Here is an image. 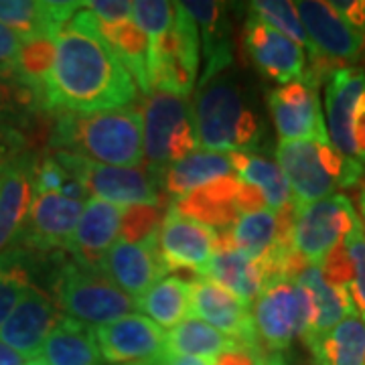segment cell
<instances>
[{
  "instance_id": "cell-19",
  "label": "cell",
  "mask_w": 365,
  "mask_h": 365,
  "mask_svg": "<svg viewBox=\"0 0 365 365\" xmlns=\"http://www.w3.org/2000/svg\"><path fill=\"white\" fill-rule=\"evenodd\" d=\"M157 240L126 242L118 240L104 260V272L108 278L122 288L128 297L136 300L160 278H165V266L158 258Z\"/></svg>"
},
{
  "instance_id": "cell-50",
  "label": "cell",
  "mask_w": 365,
  "mask_h": 365,
  "mask_svg": "<svg viewBox=\"0 0 365 365\" xmlns=\"http://www.w3.org/2000/svg\"><path fill=\"white\" fill-rule=\"evenodd\" d=\"M353 136H355V148H357V158L359 163L365 165V104L361 106L359 114L355 118V128H353Z\"/></svg>"
},
{
  "instance_id": "cell-26",
  "label": "cell",
  "mask_w": 365,
  "mask_h": 365,
  "mask_svg": "<svg viewBox=\"0 0 365 365\" xmlns=\"http://www.w3.org/2000/svg\"><path fill=\"white\" fill-rule=\"evenodd\" d=\"M294 282L309 292L314 309L313 327L302 339L327 333L329 329L339 325L341 321L347 319L349 314H357L355 302H353L351 294H349V288H339L329 284L319 266L309 264L297 276Z\"/></svg>"
},
{
  "instance_id": "cell-1",
  "label": "cell",
  "mask_w": 365,
  "mask_h": 365,
  "mask_svg": "<svg viewBox=\"0 0 365 365\" xmlns=\"http://www.w3.org/2000/svg\"><path fill=\"white\" fill-rule=\"evenodd\" d=\"M83 4V2H81ZM138 88L83 6L55 35V59L41 90L43 108L59 114H96L130 108Z\"/></svg>"
},
{
  "instance_id": "cell-55",
  "label": "cell",
  "mask_w": 365,
  "mask_h": 365,
  "mask_svg": "<svg viewBox=\"0 0 365 365\" xmlns=\"http://www.w3.org/2000/svg\"><path fill=\"white\" fill-rule=\"evenodd\" d=\"M26 365H45V364H43L39 357H37V359H31V361H29V364H26Z\"/></svg>"
},
{
  "instance_id": "cell-45",
  "label": "cell",
  "mask_w": 365,
  "mask_h": 365,
  "mask_svg": "<svg viewBox=\"0 0 365 365\" xmlns=\"http://www.w3.org/2000/svg\"><path fill=\"white\" fill-rule=\"evenodd\" d=\"M25 39L14 33L13 29L4 26L0 23V71L9 73V76H16V61L23 49Z\"/></svg>"
},
{
  "instance_id": "cell-56",
  "label": "cell",
  "mask_w": 365,
  "mask_h": 365,
  "mask_svg": "<svg viewBox=\"0 0 365 365\" xmlns=\"http://www.w3.org/2000/svg\"><path fill=\"white\" fill-rule=\"evenodd\" d=\"M364 365H365V361H364Z\"/></svg>"
},
{
  "instance_id": "cell-28",
  "label": "cell",
  "mask_w": 365,
  "mask_h": 365,
  "mask_svg": "<svg viewBox=\"0 0 365 365\" xmlns=\"http://www.w3.org/2000/svg\"><path fill=\"white\" fill-rule=\"evenodd\" d=\"M307 347L317 365H364L365 321L359 314H349L327 333L307 337Z\"/></svg>"
},
{
  "instance_id": "cell-52",
  "label": "cell",
  "mask_w": 365,
  "mask_h": 365,
  "mask_svg": "<svg viewBox=\"0 0 365 365\" xmlns=\"http://www.w3.org/2000/svg\"><path fill=\"white\" fill-rule=\"evenodd\" d=\"M26 357L21 353H16L13 347H9L6 343L0 341V365H26Z\"/></svg>"
},
{
  "instance_id": "cell-12",
  "label": "cell",
  "mask_w": 365,
  "mask_h": 365,
  "mask_svg": "<svg viewBox=\"0 0 365 365\" xmlns=\"http://www.w3.org/2000/svg\"><path fill=\"white\" fill-rule=\"evenodd\" d=\"M365 104V71L361 67L335 69L325 86L329 143L347 160H359L355 148V118Z\"/></svg>"
},
{
  "instance_id": "cell-40",
  "label": "cell",
  "mask_w": 365,
  "mask_h": 365,
  "mask_svg": "<svg viewBox=\"0 0 365 365\" xmlns=\"http://www.w3.org/2000/svg\"><path fill=\"white\" fill-rule=\"evenodd\" d=\"M167 205H132L122 211L120 235L126 242H146L158 237Z\"/></svg>"
},
{
  "instance_id": "cell-54",
  "label": "cell",
  "mask_w": 365,
  "mask_h": 365,
  "mask_svg": "<svg viewBox=\"0 0 365 365\" xmlns=\"http://www.w3.org/2000/svg\"><path fill=\"white\" fill-rule=\"evenodd\" d=\"M359 209H361V220H364V234H365V182L364 187H361V191H359Z\"/></svg>"
},
{
  "instance_id": "cell-13",
  "label": "cell",
  "mask_w": 365,
  "mask_h": 365,
  "mask_svg": "<svg viewBox=\"0 0 365 365\" xmlns=\"http://www.w3.org/2000/svg\"><path fill=\"white\" fill-rule=\"evenodd\" d=\"M143 146L148 175L157 181L170 165V143L179 126L191 120L187 98L167 90H153L143 104Z\"/></svg>"
},
{
  "instance_id": "cell-39",
  "label": "cell",
  "mask_w": 365,
  "mask_h": 365,
  "mask_svg": "<svg viewBox=\"0 0 365 365\" xmlns=\"http://www.w3.org/2000/svg\"><path fill=\"white\" fill-rule=\"evenodd\" d=\"M33 193H61V195L76 199V201H88L90 195L81 187V182L76 181L67 173L57 158L49 155H43L35 158L33 163Z\"/></svg>"
},
{
  "instance_id": "cell-49",
  "label": "cell",
  "mask_w": 365,
  "mask_h": 365,
  "mask_svg": "<svg viewBox=\"0 0 365 365\" xmlns=\"http://www.w3.org/2000/svg\"><path fill=\"white\" fill-rule=\"evenodd\" d=\"M331 6L345 19V23L365 35V0H333Z\"/></svg>"
},
{
  "instance_id": "cell-17",
  "label": "cell",
  "mask_w": 365,
  "mask_h": 365,
  "mask_svg": "<svg viewBox=\"0 0 365 365\" xmlns=\"http://www.w3.org/2000/svg\"><path fill=\"white\" fill-rule=\"evenodd\" d=\"M63 319L59 307L37 287H31L19 300L11 317L0 327V341L23 357L37 359L53 327Z\"/></svg>"
},
{
  "instance_id": "cell-42",
  "label": "cell",
  "mask_w": 365,
  "mask_h": 365,
  "mask_svg": "<svg viewBox=\"0 0 365 365\" xmlns=\"http://www.w3.org/2000/svg\"><path fill=\"white\" fill-rule=\"evenodd\" d=\"M345 250L349 254L353 268V280L349 284V294H351L357 314L365 321V234L361 220L355 223L353 232L345 237Z\"/></svg>"
},
{
  "instance_id": "cell-21",
  "label": "cell",
  "mask_w": 365,
  "mask_h": 365,
  "mask_svg": "<svg viewBox=\"0 0 365 365\" xmlns=\"http://www.w3.org/2000/svg\"><path fill=\"white\" fill-rule=\"evenodd\" d=\"M33 163L31 155L0 165V254L19 242L33 203Z\"/></svg>"
},
{
  "instance_id": "cell-3",
  "label": "cell",
  "mask_w": 365,
  "mask_h": 365,
  "mask_svg": "<svg viewBox=\"0 0 365 365\" xmlns=\"http://www.w3.org/2000/svg\"><path fill=\"white\" fill-rule=\"evenodd\" d=\"M199 144L213 153H250L260 143V118L246 104V96L232 69L199 81L193 106Z\"/></svg>"
},
{
  "instance_id": "cell-11",
  "label": "cell",
  "mask_w": 365,
  "mask_h": 365,
  "mask_svg": "<svg viewBox=\"0 0 365 365\" xmlns=\"http://www.w3.org/2000/svg\"><path fill=\"white\" fill-rule=\"evenodd\" d=\"M268 106L280 143L329 140L319 90L311 81L299 79L276 88L268 96Z\"/></svg>"
},
{
  "instance_id": "cell-9",
  "label": "cell",
  "mask_w": 365,
  "mask_h": 365,
  "mask_svg": "<svg viewBox=\"0 0 365 365\" xmlns=\"http://www.w3.org/2000/svg\"><path fill=\"white\" fill-rule=\"evenodd\" d=\"M357 222L359 217L351 199L343 193H335L309 205H297L292 248L309 264L319 266L333 250L343 246Z\"/></svg>"
},
{
  "instance_id": "cell-44",
  "label": "cell",
  "mask_w": 365,
  "mask_h": 365,
  "mask_svg": "<svg viewBox=\"0 0 365 365\" xmlns=\"http://www.w3.org/2000/svg\"><path fill=\"white\" fill-rule=\"evenodd\" d=\"M83 9L102 25H120L132 19V2L126 0H91L83 2Z\"/></svg>"
},
{
  "instance_id": "cell-48",
  "label": "cell",
  "mask_w": 365,
  "mask_h": 365,
  "mask_svg": "<svg viewBox=\"0 0 365 365\" xmlns=\"http://www.w3.org/2000/svg\"><path fill=\"white\" fill-rule=\"evenodd\" d=\"M235 207L240 211V215H246V213L264 211V209H268V205H266V199L262 195L260 189L242 181L240 189H237V195H235Z\"/></svg>"
},
{
  "instance_id": "cell-46",
  "label": "cell",
  "mask_w": 365,
  "mask_h": 365,
  "mask_svg": "<svg viewBox=\"0 0 365 365\" xmlns=\"http://www.w3.org/2000/svg\"><path fill=\"white\" fill-rule=\"evenodd\" d=\"M26 146H29V140H26L25 132L0 124V165L26 155Z\"/></svg>"
},
{
  "instance_id": "cell-10",
  "label": "cell",
  "mask_w": 365,
  "mask_h": 365,
  "mask_svg": "<svg viewBox=\"0 0 365 365\" xmlns=\"http://www.w3.org/2000/svg\"><path fill=\"white\" fill-rule=\"evenodd\" d=\"M93 333L102 359L112 365H158L167 357L165 331L143 314H126Z\"/></svg>"
},
{
  "instance_id": "cell-4",
  "label": "cell",
  "mask_w": 365,
  "mask_h": 365,
  "mask_svg": "<svg viewBox=\"0 0 365 365\" xmlns=\"http://www.w3.org/2000/svg\"><path fill=\"white\" fill-rule=\"evenodd\" d=\"M276 163L287 177L297 205L335 195V189L355 187L365 177L364 163L343 158L329 140L280 143L276 146Z\"/></svg>"
},
{
  "instance_id": "cell-14",
  "label": "cell",
  "mask_w": 365,
  "mask_h": 365,
  "mask_svg": "<svg viewBox=\"0 0 365 365\" xmlns=\"http://www.w3.org/2000/svg\"><path fill=\"white\" fill-rule=\"evenodd\" d=\"M83 205V201L69 199L61 193H35L19 242L33 252H69Z\"/></svg>"
},
{
  "instance_id": "cell-24",
  "label": "cell",
  "mask_w": 365,
  "mask_h": 365,
  "mask_svg": "<svg viewBox=\"0 0 365 365\" xmlns=\"http://www.w3.org/2000/svg\"><path fill=\"white\" fill-rule=\"evenodd\" d=\"M81 2H35V0H0V23L23 39L55 37L73 19Z\"/></svg>"
},
{
  "instance_id": "cell-20",
  "label": "cell",
  "mask_w": 365,
  "mask_h": 365,
  "mask_svg": "<svg viewBox=\"0 0 365 365\" xmlns=\"http://www.w3.org/2000/svg\"><path fill=\"white\" fill-rule=\"evenodd\" d=\"M122 211L112 203L100 199H88L83 213L79 217L78 227L73 232L69 252L73 262L86 268L104 270V260L108 252L118 242Z\"/></svg>"
},
{
  "instance_id": "cell-38",
  "label": "cell",
  "mask_w": 365,
  "mask_h": 365,
  "mask_svg": "<svg viewBox=\"0 0 365 365\" xmlns=\"http://www.w3.org/2000/svg\"><path fill=\"white\" fill-rule=\"evenodd\" d=\"M55 59V37H31L25 39L16 61V76L29 83L41 96L43 83L49 76Z\"/></svg>"
},
{
  "instance_id": "cell-32",
  "label": "cell",
  "mask_w": 365,
  "mask_h": 365,
  "mask_svg": "<svg viewBox=\"0 0 365 365\" xmlns=\"http://www.w3.org/2000/svg\"><path fill=\"white\" fill-rule=\"evenodd\" d=\"M98 31L104 41L116 53L118 59L128 69L136 88L143 93H150V78H148V39L134 21H126L120 25H102L98 23Z\"/></svg>"
},
{
  "instance_id": "cell-33",
  "label": "cell",
  "mask_w": 365,
  "mask_h": 365,
  "mask_svg": "<svg viewBox=\"0 0 365 365\" xmlns=\"http://www.w3.org/2000/svg\"><path fill=\"white\" fill-rule=\"evenodd\" d=\"M237 345V341L223 335L199 319H185L177 327L165 333V349L167 355H191L213 359L220 353L227 351Z\"/></svg>"
},
{
  "instance_id": "cell-2",
  "label": "cell",
  "mask_w": 365,
  "mask_h": 365,
  "mask_svg": "<svg viewBox=\"0 0 365 365\" xmlns=\"http://www.w3.org/2000/svg\"><path fill=\"white\" fill-rule=\"evenodd\" d=\"M49 144L53 150L110 167H138L144 160L143 114L132 106L96 114H59Z\"/></svg>"
},
{
  "instance_id": "cell-51",
  "label": "cell",
  "mask_w": 365,
  "mask_h": 365,
  "mask_svg": "<svg viewBox=\"0 0 365 365\" xmlns=\"http://www.w3.org/2000/svg\"><path fill=\"white\" fill-rule=\"evenodd\" d=\"M258 365H288L284 351L268 349L264 345H258Z\"/></svg>"
},
{
  "instance_id": "cell-6",
  "label": "cell",
  "mask_w": 365,
  "mask_h": 365,
  "mask_svg": "<svg viewBox=\"0 0 365 365\" xmlns=\"http://www.w3.org/2000/svg\"><path fill=\"white\" fill-rule=\"evenodd\" d=\"M302 26L313 45V55L304 79L319 88L321 81L339 67H353L365 53V35L355 31L341 16L331 2L321 0H300L294 2Z\"/></svg>"
},
{
  "instance_id": "cell-37",
  "label": "cell",
  "mask_w": 365,
  "mask_h": 365,
  "mask_svg": "<svg viewBox=\"0 0 365 365\" xmlns=\"http://www.w3.org/2000/svg\"><path fill=\"white\" fill-rule=\"evenodd\" d=\"M250 11L256 19H260L262 23L270 25L278 33L287 35L288 39H292L302 49L309 51V57L313 55V45L309 41V35L302 26L299 13L294 2L288 0H256L250 4ZM307 57V59H309Z\"/></svg>"
},
{
  "instance_id": "cell-29",
  "label": "cell",
  "mask_w": 365,
  "mask_h": 365,
  "mask_svg": "<svg viewBox=\"0 0 365 365\" xmlns=\"http://www.w3.org/2000/svg\"><path fill=\"white\" fill-rule=\"evenodd\" d=\"M199 276L213 280L246 304L258 299L264 288L258 264L237 250L213 254Z\"/></svg>"
},
{
  "instance_id": "cell-47",
  "label": "cell",
  "mask_w": 365,
  "mask_h": 365,
  "mask_svg": "<svg viewBox=\"0 0 365 365\" xmlns=\"http://www.w3.org/2000/svg\"><path fill=\"white\" fill-rule=\"evenodd\" d=\"M258 345H260V341H258ZM258 345L250 347V345L237 343L232 349L213 357L211 365H258Z\"/></svg>"
},
{
  "instance_id": "cell-25",
  "label": "cell",
  "mask_w": 365,
  "mask_h": 365,
  "mask_svg": "<svg viewBox=\"0 0 365 365\" xmlns=\"http://www.w3.org/2000/svg\"><path fill=\"white\" fill-rule=\"evenodd\" d=\"M39 359L45 365H102L93 329L66 314L43 343Z\"/></svg>"
},
{
  "instance_id": "cell-41",
  "label": "cell",
  "mask_w": 365,
  "mask_h": 365,
  "mask_svg": "<svg viewBox=\"0 0 365 365\" xmlns=\"http://www.w3.org/2000/svg\"><path fill=\"white\" fill-rule=\"evenodd\" d=\"M132 21L146 35L148 43H155L167 35L175 23V4L165 0L132 2Z\"/></svg>"
},
{
  "instance_id": "cell-18",
  "label": "cell",
  "mask_w": 365,
  "mask_h": 365,
  "mask_svg": "<svg viewBox=\"0 0 365 365\" xmlns=\"http://www.w3.org/2000/svg\"><path fill=\"white\" fill-rule=\"evenodd\" d=\"M191 284V313L199 321L207 323L223 335L232 337L242 345H258V337L252 323L248 304L242 302L230 290H225L213 280L197 276Z\"/></svg>"
},
{
  "instance_id": "cell-8",
  "label": "cell",
  "mask_w": 365,
  "mask_h": 365,
  "mask_svg": "<svg viewBox=\"0 0 365 365\" xmlns=\"http://www.w3.org/2000/svg\"><path fill=\"white\" fill-rule=\"evenodd\" d=\"M57 163L81 182L90 199H100L120 209L160 203L157 181L138 167H110L63 150H51Z\"/></svg>"
},
{
  "instance_id": "cell-27",
  "label": "cell",
  "mask_w": 365,
  "mask_h": 365,
  "mask_svg": "<svg viewBox=\"0 0 365 365\" xmlns=\"http://www.w3.org/2000/svg\"><path fill=\"white\" fill-rule=\"evenodd\" d=\"M227 175H234V167L227 155L213 150H197L169 165L158 179V187H163L169 195L181 199L205 187L207 182L217 181Z\"/></svg>"
},
{
  "instance_id": "cell-36",
  "label": "cell",
  "mask_w": 365,
  "mask_h": 365,
  "mask_svg": "<svg viewBox=\"0 0 365 365\" xmlns=\"http://www.w3.org/2000/svg\"><path fill=\"white\" fill-rule=\"evenodd\" d=\"M33 287L31 272L26 268L21 250H9L0 254V327L11 317L19 300Z\"/></svg>"
},
{
  "instance_id": "cell-35",
  "label": "cell",
  "mask_w": 365,
  "mask_h": 365,
  "mask_svg": "<svg viewBox=\"0 0 365 365\" xmlns=\"http://www.w3.org/2000/svg\"><path fill=\"white\" fill-rule=\"evenodd\" d=\"M235 250L248 256L250 260L260 262L276 246L278 240V220L270 209L240 215L232 225Z\"/></svg>"
},
{
  "instance_id": "cell-16",
  "label": "cell",
  "mask_w": 365,
  "mask_h": 365,
  "mask_svg": "<svg viewBox=\"0 0 365 365\" xmlns=\"http://www.w3.org/2000/svg\"><path fill=\"white\" fill-rule=\"evenodd\" d=\"M215 230L193 222L167 207L157 240L158 258L165 270H193L199 276L213 256Z\"/></svg>"
},
{
  "instance_id": "cell-22",
  "label": "cell",
  "mask_w": 365,
  "mask_h": 365,
  "mask_svg": "<svg viewBox=\"0 0 365 365\" xmlns=\"http://www.w3.org/2000/svg\"><path fill=\"white\" fill-rule=\"evenodd\" d=\"M240 185H242L240 177L227 175L177 199L175 203H170V207L193 222L207 225L211 230L213 227L217 232L230 230L240 217V211L235 207V195Z\"/></svg>"
},
{
  "instance_id": "cell-7",
  "label": "cell",
  "mask_w": 365,
  "mask_h": 365,
  "mask_svg": "<svg viewBox=\"0 0 365 365\" xmlns=\"http://www.w3.org/2000/svg\"><path fill=\"white\" fill-rule=\"evenodd\" d=\"M314 321L311 297L294 280L268 284L254 300L252 323L264 347L284 351L292 341L304 337Z\"/></svg>"
},
{
  "instance_id": "cell-43",
  "label": "cell",
  "mask_w": 365,
  "mask_h": 365,
  "mask_svg": "<svg viewBox=\"0 0 365 365\" xmlns=\"http://www.w3.org/2000/svg\"><path fill=\"white\" fill-rule=\"evenodd\" d=\"M321 272L325 276V280L329 284L339 288H347L351 284L353 280V268H351V260H349V254L345 250V244L335 248L325 260L319 264Z\"/></svg>"
},
{
  "instance_id": "cell-53",
  "label": "cell",
  "mask_w": 365,
  "mask_h": 365,
  "mask_svg": "<svg viewBox=\"0 0 365 365\" xmlns=\"http://www.w3.org/2000/svg\"><path fill=\"white\" fill-rule=\"evenodd\" d=\"M158 365H211V359L191 357V355H167Z\"/></svg>"
},
{
  "instance_id": "cell-34",
  "label": "cell",
  "mask_w": 365,
  "mask_h": 365,
  "mask_svg": "<svg viewBox=\"0 0 365 365\" xmlns=\"http://www.w3.org/2000/svg\"><path fill=\"white\" fill-rule=\"evenodd\" d=\"M41 96L19 76L0 71V124L23 132L43 112Z\"/></svg>"
},
{
  "instance_id": "cell-30",
  "label": "cell",
  "mask_w": 365,
  "mask_h": 365,
  "mask_svg": "<svg viewBox=\"0 0 365 365\" xmlns=\"http://www.w3.org/2000/svg\"><path fill=\"white\" fill-rule=\"evenodd\" d=\"M227 157L242 181L260 189L270 211L278 213L292 201L287 177L278 163L254 153H230Z\"/></svg>"
},
{
  "instance_id": "cell-5",
  "label": "cell",
  "mask_w": 365,
  "mask_h": 365,
  "mask_svg": "<svg viewBox=\"0 0 365 365\" xmlns=\"http://www.w3.org/2000/svg\"><path fill=\"white\" fill-rule=\"evenodd\" d=\"M55 300L59 311L83 325L102 327L132 314L136 302L118 288L104 270L67 262L55 278Z\"/></svg>"
},
{
  "instance_id": "cell-23",
  "label": "cell",
  "mask_w": 365,
  "mask_h": 365,
  "mask_svg": "<svg viewBox=\"0 0 365 365\" xmlns=\"http://www.w3.org/2000/svg\"><path fill=\"white\" fill-rule=\"evenodd\" d=\"M182 9L193 16L199 29V41L203 45V73L201 81L213 78L234 63L232 31L225 16V9L220 2H181Z\"/></svg>"
},
{
  "instance_id": "cell-31",
  "label": "cell",
  "mask_w": 365,
  "mask_h": 365,
  "mask_svg": "<svg viewBox=\"0 0 365 365\" xmlns=\"http://www.w3.org/2000/svg\"><path fill=\"white\" fill-rule=\"evenodd\" d=\"M134 302L160 329H173L191 311V284L179 276H167L155 282Z\"/></svg>"
},
{
  "instance_id": "cell-15",
  "label": "cell",
  "mask_w": 365,
  "mask_h": 365,
  "mask_svg": "<svg viewBox=\"0 0 365 365\" xmlns=\"http://www.w3.org/2000/svg\"><path fill=\"white\" fill-rule=\"evenodd\" d=\"M244 47L252 63L266 78L280 81L282 86L290 81L304 79L309 59L304 49L287 35L278 33L270 25L262 23L254 14L244 26Z\"/></svg>"
}]
</instances>
